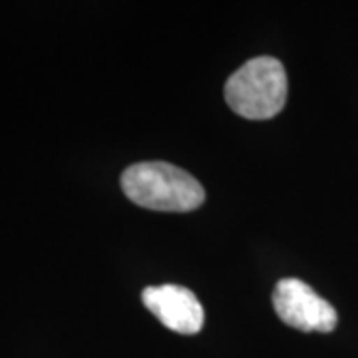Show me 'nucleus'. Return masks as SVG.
Here are the masks:
<instances>
[{"mask_svg": "<svg viewBox=\"0 0 358 358\" xmlns=\"http://www.w3.org/2000/svg\"><path fill=\"white\" fill-rule=\"evenodd\" d=\"M129 201L154 211L185 213L205 201V189L192 173L166 162L129 166L122 176Z\"/></svg>", "mask_w": 358, "mask_h": 358, "instance_id": "nucleus-1", "label": "nucleus"}, {"mask_svg": "<svg viewBox=\"0 0 358 358\" xmlns=\"http://www.w3.org/2000/svg\"><path fill=\"white\" fill-rule=\"evenodd\" d=\"M285 66L273 56H257L235 70L225 84L229 108L247 120H271L287 102Z\"/></svg>", "mask_w": 358, "mask_h": 358, "instance_id": "nucleus-2", "label": "nucleus"}, {"mask_svg": "<svg viewBox=\"0 0 358 358\" xmlns=\"http://www.w3.org/2000/svg\"><path fill=\"white\" fill-rule=\"evenodd\" d=\"M273 305L285 324L305 333H331L338 322L333 305L301 279H281L277 282Z\"/></svg>", "mask_w": 358, "mask_h": 358, "instance_id": "nucleus-3", "label": "nucleus"}, {"mask_svg": "<svg viewBox=\"0 0 358 358\" xmlns=\"http://www.w3.org/2000/svg\"><path fill=\"white\" fill-rule=\"evenodd\" d=\"M145 308L155 315L169 331L179 334H195L203 327V307L197 296L179 285L148 287L141 293Z\"/></svg>", "mask_w": 358, "mask_h": 358, "instance_id": "nucleus-4", "label": "nucleus"}]
</instances>
